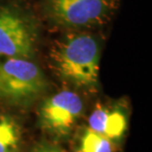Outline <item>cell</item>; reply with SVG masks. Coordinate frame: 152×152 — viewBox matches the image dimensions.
<instances>
[{
    "label": "cell",
    "mask_w": 152,
    "mask_h": 152,
    "mask_svg": "<svg viewBox=\"0 0 152 152\" xmlns=\"http://www.w3.org/2000/svg\"><path fill=\"white\" fill-rule=\"evenodd\" d=\"M127 124L129 110L124 101L109 105H98L88 118V127L114 143L124 137Z\"/></svg>",
    "instance_id": "8992f818"
},
{
    "label": "cell",
    "mask_w": 152,
    "mask_h": 152,
    "mask_svg": "<svg viewBox=\"0 0 152 152\" xmlns=\"http://www.w3.org/2000/svg\"><path fill=\"white\" fill-rule=\"evenodd\" d=\"M21 129L11 115L0 113V152H18Z\"/></svg>",
    "instance_id": "ba28073f"
},
{
    "label": "cell",
    "mask_w": 152,
    "mask_h": 152,
    "mask_svg": "<svg viewBox=\"0 0 152 152\" xmlns=\"http://www.w3.org/2000/svg\"><path fill=\"white\" fill-rule=\"evenodd\" d=\"M30 152H63L59 147L48 142H39Z\"/></svg>",
    "instance_id": "9c48e42d"
},
{
    "label": "cell",
    "mask_w": 152,
    "mask_h": 152,
    "mask_svg": "<svg viewBox=\"0 0 152 152\" xmlns=\"http://www.w3.org/2000/svg\"><path fill=\"white\" fill-rule=\"evenodd\" d=\"M73 150L74 152H114V142L85 126L75 133Z\"/></svg>",
    "instance_id": "52a82bcc"
},
{
    "label": "cell",
    "mask_w": 152,
    "mask_h": 152,
    "mask_svg": "<svg viewBox=\"0 0 152 152\" xmlns=\"http://www.w3.org/2000/svg\"><path fill=\"white\" fill-rule=\"evenodd\" d=\"M47 89V78L33 60L0 57V100L27 107L44 95Z\"/></svg>",
    "instance_id": "277c9868"
},
{
    "label": "cell",
    "mask_w": 152,
    "mask_h": 152,
    "mask_svg": "<svg viewBox=\"0 0 152 152\" xmlns=\"http://www.w3.org/2000/svg\"><path fill=\"white\" fill-rule=\"evenodd\" d=\"M101 47L96 36L70 31L56 39L48 50L51 70L61 81L78 89L94 91L99 87Z\"/></svg>",
    "instance_id": "6da1fadb"
},
{
    "label": "cell",
    "mask_w": 152,
    "mask_h": 152,
    "mask_svg": "<svg viewBox=\"0 0 152 152\" xmlns=\"http://www.w3.org/2000/svg\"><path fill=\"white\" fill-rule=\"evenodd\" d=\"M83 109L84 103L77 93L59 91L41 103L38 111L39 126L53 137H68L83 114Z\"/></svg>",
    "instance_id": "5b68a950"
},
{
    "label": "cell",
    "mask_w": 152,
    "mask_h": 152,
    "mask_svg": "<svg viewBox=\"0 0 152 152\" xmlns=\"http://www.w3.org/2000/svg\"><path fill=\"white\" fill-rule=\"evenodd\" d=\"M120 0H42L51 24L69 31L96 29L110 22Z\"/></svg>",
    "instance_id": "3957f363"
},
{
    "label": "cell",
    "mask_w": 152,
    "mask_h": 152,
    "mask_svg": "<svg viewBox=\"0 0 152 152\" xmlns=\"http://www.w3.org/2000/svg\"><path fill=\"white\" fill-rule=\"evenodd\" d=\"M41 37V23L31 9L17 0H0V57L31 59Z\"/></svg>",
    "instance_id": "7a4b0ae2"
}]
</instances>
